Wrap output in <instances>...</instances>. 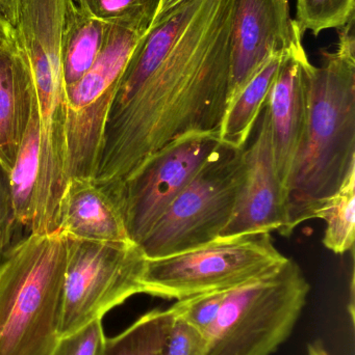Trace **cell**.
I'll list each match as a JSON object with an SVG mask.
<instances>
[{
	"label": "cell",
	"instance_id": "obj_1",
	"mask_svg": "<svg viewBox=\"0 0 355 355\" xmlns=\"http://www.w3.org/2000/svg\"><path fill=\"white\" fill-rule=\"evenodd\" d=\"M238 0H181L139 40L113 101L96 183L129 179L173 139L218 131Z\"/></svg>",
	"mask_w": 355,
	"mask_h": 355
},
{
	"label": "cell",
	"instance_id": "obj_2",
	"mask_svg": "<svg viewBox=\"0 0 355 355\" xmlns=\"http://www.w3.org/2000/svg\"><path fill=\"white\" fill-rule=\"evenodd\" d=\"M354 24V19L340 28L337 49L322 52V66L304 62L308 125L288 187L285 237L314 218L355 166Z\"/></svg>",
	"mask_w": 355,
	"mask_h": 355
},
{
	"label": "cell",
	"instance_id": "obj_3",
	"mask_svg": "<svg viewBox=\"0 0 355 355\" xmlns=\"http://www.w3.org/2000/svg\"><path fill=\"white\" fill-rule=\"evenodd\" d=\"M68 240L31 233L0 264V355H47L58 339Z\"/></svg>",
	"mask_w": 355,
	"mask_h": 355
},
{
	"label": "cell",
	"instance_id": "obj_4",
	"mask_svg": "<svg viewBox=\"0 0 355 355\" xmlns=\"http://www.w3.org/2000/svg\"><path fill=\"white\" fill-rule=\"evenodd\" d=\"M299 265L287 259L276 270L229 290L201 355H271L291 336L310 294Z\"/></svg>",
	"mask_w": 355,
	"mask_h": 355
},
{
	"label": "cell",
	"instance_id": "obj_5",
	"mask_svg": "<svg viewBox=\"0 0 355 355\" xmlns=\"http://www.w3.org/2000/svg\"><path fill=\"white\" fill-rule=\"evenodd\" d=\"M287 259L267 232L217 238L188 252L147 259L144 294L179 300L229 291L273 272Z\"/></svg>",
	"mask_w": 355,
	"mask_h": 355
},
{
	"label": "cell",
	"instance_id": "obj_6",
	"mask_svg": "<svg viewBox=\"0 0 355 355\" xmlns=\"http://www.w3.org/2000/svg\"><path fill=\"white\" fill-rule=\"evenodd\" d=\"M244 149L221 144L140 244L146 258L181 254L220 236L245 178Z\"/></svg>",
	"mask_w": 355,
	"mask_h": 355
},
{
	"label": "cell",
	"instance_id": "obj_7",
	"mask_svg": "<svg viewBox=\"0 0 355 355\" xmlns=\"http://www.w3.org/2000/svg\"><path fill=\"white\" fill-rule=\"evenodd\" d=\"M146 263L141 246L133 241L68 240L58 338L144 294Z\"/></svg>",
	"mask_w": 355,
	"mask_h": 355
},
{
	"label": "cell",
	"instance_id": "obj_8",
	"mask_svg": "<svg viewBox=\"0 0 355 355\" xmlns=\"http://www.w3.org/2000/svg\"><path fill=\"white\" fill-rule=\"evenodd\" d=\"M144 35L129 25L110 24L93 66L66 87L69 178H95L113 101L129 58Z\"/></svg>",
	"mask_w": 355,
	"mask_h": 355
},
{
	"label": "cell",
	"instance_id": "obj_9",
	"mask_svg": "<svg viewBox=\"0 0 355 355\" xmlns=\"http://www.w3.org/2000/svg\"><path fill=\"white\" fill-rule=\"evenodd\" d=\"M221 144L218 131L181 135L152 154L126 181L106 187L122 211L131 241H144Z\"/></svg>",
	"mask_w": 355,
	"mask_h": 355
},
{
	"label": "cell",
	"instance_id": "obj_10",
	"mask_svg": "<svg viewBox=\"0 0 355 355\" xmlns=\"http://www.w3.org/2000/svg\"><path fill=\"white\" fill-rule=\"evenodd\" d=\"M248 141L245 178L233 216L218 238H231L262 232L285 236L286 196L277 173L270 114L265 105Z\"/></svg>",
	"mask_w": 355,
	"mask_h": 355
},
{
	"label": "cell",
	"instance_id": "obj_11",
	"mask_svg": "<svg viewBox=\"0 0 355 355\" xmlns=\"http://www.w3.org/2000/svg\"><path fill=\"white\" fill-rule=\"evenodd\" d=\"M298 33L289 0H238L226 110L269 56L289 47Z\"/></svg>",
	"mask_w": 355,
	"mask_h": 355
},
{
	"label": "cell",
	"instance_id": "obj_12",
	"mask_svg": "<svg viewBox=\"0 0 355 355\" xmlns=\"http://www.w3.org/2000/svg\"><path fill=\"white\" fill-rule=\"evenodd\" d=\"M302 33L286 50L281 68L267 101L272 128L277 173L286 196L298 155L304 146L308 125V85L304 62L308 55Z\"/></svg>",
	"mask_w": 355,
	"mask_h": 355
},
{
	"label": "cell",
	"instance_id": "obj_13",
	"mask_svg": "<svg viewBox=\"0 0 355 355\" xmlns=\"http://www.w3.org/2000/svg\"><path fill=\"white\" fill-rule=\"evenodd\" d=\"M56 231L68 240L131 241L116 198L91 178H69L58 206Z\"/></svg>",
	"mask_w": 355,
	"mask_h": 355
},
{
	"label": "cell",
	"instance_id": "obj_14",
	"mask_svg": "<svg viewBox=\"0 0 355 355\" xmlns=\"http://www.w3.org/2000/svg\"><path fill=\"white\" fill-rule=\"evenodd\" d=\"M35 99L31 69L15 39L0 49V168L8 175L16 160Z\"/></svg>",
	"mask_w": 355,
	"mask_h": 355
},
{
	"label": "cell",
	"instance_id": "obj_15",
	"mask_svg": "<svg viewBox=\"0 0 355 355\" xmlns=\"http://www.w3.org/2000/svg\"><path fill=\"white\" fill-rule=\"evenodd\" d=\"M110 27V23L94 18L74 0H68L60 43L66 87L76 83L93 66L104 48Z\"/></svg>",
	"mask_w": 355,
	"mask_h": 355
},
{
	"label": "cell",
	"instance_id": "obj_16",
	"mask_svg": "<svg viewBox=\"0 0 355 355\" xmlns=\"http://www.w3.org/2000/svg\"><path fill=\"white\" fill-rule=\"evenodd\" d=\"M287 48L269 56L264 66L227 108L219 128V137L225 145L238 149H244L247 145L268 101Z\"/></svg>",
	"mask_w": 355,
	"mask_h": 355
},
{
	"label": "cell",
	"instance_id": "obj_17",
	"mask_svg": "<svg viewBox=\"0 0 355 355\" xmlns=\"http://www.w3.org/2000/svg\"><path fill=\"white\" fill-rule=\"evenodd\" d=\"M40 133L37 102H33L26 131L12 171L8 173L10 198L17 225L31 230L35 213V186L39 172Z\"/></svg>",
	"mask_w": 355,
	"mask_h": 355
},
{
	"label": "cell",
	"instance_id": "obj_18",
	"mask_svg": "<svg viewBox=\"0 0 355 355\" xmlns=\"http://www.w3.org/2000/svg\"><path fill=\"white\" fill-rule=\"evenodd\" d=\"M174 318L172 306L149 311L122 333L106 337L99 355H163Z\"/></svg>",
	"mask_w": 355,
	"mask_h": 355
},
{
	"label": "cell",
	"instance_id": "obj_19",
	"mask_svg": "<svg viewBox=\"0 0 355 355\" xmlns=\"http://www.w3.org/2000/svg\"><path fill=\"white\" fill-rule=\"evenodd\" d=\"M314 218L325 221L323 244L336 254L352 252L355 238V166L341 187L327 198L315 213Z\"/></svg>",
	"mask_w": 355,
	"mask_h": 355
},
{
	"label": "cell",
	"instance_id": "obj_20",
	"mask_svg": "<svg viewBox=\"0 0 355 355\" xmlns=\"http://www.w3.org/2000/svg\"><path fill=\"white\" fill-rule=\"evenodd\" d=\"M94 18L110 24H125L146 31L150 28L160 0H74Z\"/></svg>",
	"mask_w": 355,
	"mask_h": 355
},
{
	"label": "cell",
	"instance_id": "obj_21",
	"mask_svg": "<svg viewBox=\"0 0 355 355\" xmlns=\"http://www.w3.org/2000/svg\"><path fill=\"white\" fill-rule=\"evenodd\" d=\"M355 0H297L296 23L300 33L315 35L325 29L342 28L354 19Z\"/></svg>",
	"mask_w": 355,
	"mask_h": 355
},
{
	"label": "cell",
	"instance_id": "obj_22",
	"mask_svg": "<svg viewBox=\"0 0 355 355\" xmlns=\"http://www.w3.org/2000/svg\"><path fill=\"white\" fill-rule=\"evenodd\" d=\"M227 291L210 292L177 300L173 308L177 317L206 336L220 312Z\"/></svg>",
	"mask_w": 355,
	"mask_h": 355
},
{
	"label": "cell",
	"instance_id": "obj_23",
	"mask_svg": "<svg viewBox=\"0 0 355 355\" xmlns=\"http://www.w3.org/2000/svg\"><path fill=\"white\" fill-rule=\"evenodd\" d=\"M104 340L102 319H98L74 333L58 338L47 355H99Z\"/></svg>",
	"mask_w": 355,
	"mask_h": 355
},
{
	"label": "cell",
	"instance_id": "obj_24",
	"mask_svg": "<svg viewBox=\"0 0 355 355\" xmlns=\"http://www.w3.org/2000/svg\"><path fill=\"white\" fill-rule=\"evenodd\" d=\"M204 345V336L175 314L163 355H201Z\"/></svg>",
	"mask_w": 355,
	"mask_h": 355
},
{
	"label": "cell",
	"instance_id": "obj_25",
	"mask_svg": "<svg viewBox=\"0 0 355 355\" xmlns=\"http://www.w3.org/2000/svg\"><path fill=\"white\" fill-rule=\"evenodd\" d=\"M15 225L8 174L0 168V252L8 245Z\"/></svg>",
	"mask_w": 355,
	"mask_h": 355
},
{
	"label": "cell",
	"instance_id": "obj_26",
	"mask_svg": "<svg viewBox=\"0 0 355 355\" xmlns=\"http://www.w3.org/2000/svg\"><path fill=\"white\" fill-rule=\"evenodd\" d=\"M21 0H0V14L14 27Z\"/></svg>",
	"mask_w": 355,
	"mask_h": 355
},
{
	"label": "cell",
	"instance_id": "obj_27",
	"mask_svg": "<svg viewBox=\"0 0 355 355\" xmlns=\"http://www.w3.org/2000/svg\"><path fill=\"white\" fill-rule=\"evenodd\" d=\"M15 41V31L10 22L0 14V49Z\"/></svg>",
	"mask_w": 355,
	"mask_h": 355
},
{
	"label": "cell",
	"instance_id": "obj_28",
	"mask_svg": "<svg viewBox=\"0 0 355 355\" xmlns=\"http://www.w3.org/2000/svg\"><path fill=\"white\" fill-rule=\"evenodd\" d=\"M306 355H331L321 341H315L308 345Z\"/></svg>",
	"mask_w": 355,
	"mask_h": 355
},
{
	"label": "cell",
	"instance_id": "obj_29",
	"mask_svg": "<svg viewBox=\"0 0 355 355\" xmlns=\"http://www.w3.org/2000/svg\"><path fill=\"white\" fill-rule=\"evenodd\" d=\"M179 1L181 0H160V8H158V12H156V18L166 12L167 10H170L172 6L179 3Z\"/></svg>",
	"mask_w": 355,
	"mask_h": 355
}]
</instances>
